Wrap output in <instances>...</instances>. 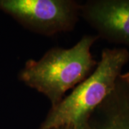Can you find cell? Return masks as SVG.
I'll return each mask as SVG.
<instances>
[{
	"instance_id": "3957f363",
	"label": "cell",
	"mask_w": 129,
	"mask_h": 129,
	"mask_svg": "<svg viewBox=\"0 0 129 129\" xmlns=\"http://www.w3.org/2000/svg\"><path fill=\"white\" fill-rule=\"evenodd\" d=\"M74 0H0V10L31 32L44 36L72 31L80 17Z\"/></svg>"
},
{
	"instance_id": "7a4b0ae2",
	"label": "cell",
	"mask_w": 129,
	"mask_h": 129,
	"mask_svg": "<svg viewBox=\"0 0 129 129\" xmlns=\"http://www.w3.org/2000/svg\"><path fill=\"white\" fill-rule=\"evenodd\" d=\"M128 62L126 48H104L92 73L69 95L51 108L39 129H88L92 113L113 90L116 80Z\"/></svg>"
},
{
	"instance_id": "8992f818",
	"label": "cell",
	"mask_w": 129,
	"mask_h": 129,
	"mask_svg": "<svg viewBox=\"0 0 129 129\" xmlns=\"http://www.w3.org/2000/svg\"><path fill=\"white\" fill-rule=\"evenodd\" d=\"M57 129H65L64 128H57Z\"/></svg>"
},
{
	"instance_id": "5b68a950",
	"label": "cell",
	"mask_w": 129,
	"mask_h": 129,
	"mask_svg": "<svg viewBox=\"0 0 129 129\" xmlns=\"http://www.w3.org/2000/svg\"><path fill=\"white\" fill-rule=\"evenodd\" d=\"M88 129H129V76L118 80L93 111Z\"/></svg>"
},
{
	"instance_id": "277c9868",
	"label": "cell",
	"mask_w": 129,
	"mask_h": 129,
	"mask_svg": "<svg viewBox=\"0 0 129 129\" xmlns=\"http://www.w3.org/2000/svg\"><path fill=\"white\" fill-rule=\"evenodd\" d=\"M80 17L98 38L129 47V0H88L81 3Z\"/></svg>"
},
{
	"instance_id": "6da1fadb",
	"label": "cell",
	"mask_w": 129,
	"mask_h": 129,
	"mask_svg": "<svg viewBox=\"0 0 129 129\" xmlns=\"http://www.w3.org/2000/svg\"><path fill=\"white\" fill-rule=\"evenodd\" d=\"M99 38L84 35L70 48L52 47L40 60H28L18 79L46 96L56 106L68 90L84 81L96 68L90 48Z\"/></svg>"
}]
</instances>
